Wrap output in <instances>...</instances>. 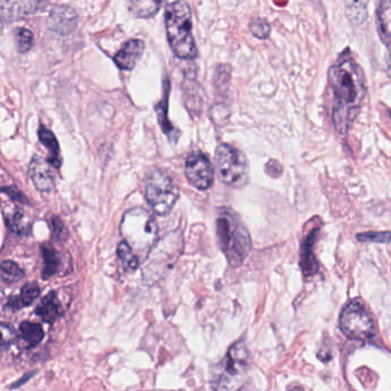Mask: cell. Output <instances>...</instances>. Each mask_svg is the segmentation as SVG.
I'll list each match as a JSON object with an SVG mask.
<instances>
[{"mask_svg":"<svg viewBox=\"0 0 391 391\" xmlns=\"http://www.w3.org/2000/svg\"><path fill=\"white\" fill-rule=\"evenodd\" d=\"M183 250V236L179 232H171L163 236L148 252L145 265L142 269L144 279L148 284H154L164 276L166 271L176 263Z\"/></svg>","mask_w":391,"mask_h":391,"instance_id":"5","label":"cell"},{"mask_svg":"<svg viewBox=\"0 0 391 391\" xmlns=\"http://www.w3.org/2000/svg\"><path fill=\"white\" fill-rule=\"evenodd\" d=\"M169 80H166L164 85V94H163L162 100L159 101V104L155 106L156 115L159 120V124L162 128V131L169 137L170 140L177 142V138L179 137V132L173 128V125L170 123L169 118H168V106H169Z\"/></svg>","mask_w":391,"mask_h":391,"instance_id":"17","label":"cell"},{"mask_svg":"<svg viewBox=\"0 0 391 391\" xmlns=\"http://www.w3.org/2000/svg\"><path fill=\"white\" fill-rule=\"evenodd\" d=\"M249 368V353L245 341L234 343L226 356L212 370L214 389H236Z\"/></svg>","mask_w":391,"mask_h":391,"instance_id":"4","label":"cell"},{"mask_svg":"<svg viewBox=\"0 0 391 391\" xmlns=\"http://www.w3.org/2000/svg\"><path fill=\"white\" fill-rule=\"evenodd\" d=\"M377 25L382 42L391 46V0H377Z\"/></svg>","mask_w":391,"mask_h":391,"instance_id":"16","label":"cell"},{"mask_svg":"<svg viewBox=\"0 0 391 391\" xmlns=\"http://www.w3.org/2000/svg\"><path fill=\"white\" fill-rule=\"evenodd\" d=\"M328 80L334 96L333 123L339 135H346L359 114L366 96L363 69L349 49H346L331 67Z\"/></svg>","mask_w":391,"mask_h":391,"instance_id":"1","label":"cell"},{"mask_svg":"<svg viewBox=\"0 0 391 391\" xmlns=\"http://www.w3.org/2000/svg\"><path fill=\"white\" fill-rule=\"evenodd\" d=\"M3 193L8 194L12 200L22 202V203H27L25 195H23L18 188H15V187H4V188H3Z\"/></svg>","mask_w":391,"mask_h":391,"instance_id":"32","label":"cell"},{"mask_svg":"<svg viewBox=\"0 0 391 391\" xmlns=\"http://www.w3.org/2000/svg\"><path fill=\"white\" fill-rule=\"evenodd\" d=\"M250 32L255 37L260 39L269 38L271 34V27L269 22L264 19H254L253 21L250 22Z\"/></svg>","mask_w":391,"mask_h":391,"instance_id":"29","label":"cell"},{"mask_svg":"<svg viewBox=\"0 0 391 391\" xmlns=\"http://www.w3.org/2000/svg\"><path fill=\"white\" fill-rule=\"evenodd\" d=\"M13 37H14L15 47L19 53H28L35 42L32 32L27 28L15 29Z\"/></svg>","mask_w":391,"mask_h":391,"instance_id":"26","label":"cell"},{"mask_svg":"<svg viewBox=\"0 0 391 391\" xmlns=\"http://www.w3.org/2000/svg\"><path fill=\"white\" fill-rule=\"evenodd\" d=\"M77 19L76 12L69 6H56L49 13L47 27L58 35H69L76 28Z\"/></svg>","mask_w":391,"mask_h":391,"instance_id":"13","label":"cell"},{"mask_svg":"<svg viewBox=\"0 0 391 391\" xmlns=\"http://www.w3.org/2000/svg\"><path fill=\"white\" fill-rule=\"evenodd\" d=\"M25 277V272L19 267L18 264L10 260L1 263V280L6 284H13Z\"/></svg>","mask_w":391,"mask_h":391,"instance_id":"28","label":"cell"},{"mask_svg":"<svg viewBox=\"0 0 391 391\" xmlns=\"http://www.w3.org/2000/svg\"><path fill=\"white\" fill-rule=\"evenodd\" d=\"M361 243H391V232L363 233L357 236Z\"/></svg>","mask_w":391,"mask_h":391,"instance_id":"30","label":"cell"},{"mask_svg":"<svg viewBox=\"0 0 391 391\" xmlns=\"http://www.w3.org/2000/svg\"><path fill=\"white\" fill-rule=\"evenodd\" d=\"M56 169L49 159L36 155L29 164V176L37 190L51 192L56 185Z\"/></svg>","mask_w":391,"mask_h":391,"instance_id":"11","label":"cell"},{"mask_svg":"<svg viewBox=\"0 0 391 391\" xmlns=\"http://www.w3.org/2000/svg\"><path fill=\"white\" fill-rule=\"evenodd\" d=\"M216 238L219 248L232 267H239L252 250V239L239 216L231 209L219 210L216 219Z\"/></svg>","mask_w":391,"mask_h":391,"instance_id":"2","label":"cell"},{"mask_svg":"<svg viewBox=\"0 0 391 391\" xmlns=\"http://www.w3.org/2000/svg\"><path fill=\"white\" fill-rule=\"evenodd\" d=\"M121 233L125 241L138 253H147L155 245L157 224L148 212L132 209L122 221Z\"/></svg>","mask_w":391,"mask_h":391,"instance_id":"6","label":"cell"},{"mask_svg":"<svg viewBox=\"0 0 391 391\" xmlns=\"http://www.w3.org/2000/svg\"><path fill=\"white\" fill-rule=\"evenodd\" d=\"M145 49V43L140 39H131L125 43L123 47L114 56L116 66L122 70H131L142 58Z\"/></svg>","mask_w":391,"mask_h":391,"instance_id":"14","label":"cell"},{"mask_svg":"<svg viewBox=\"0 0 391 391\" xmlns=\"http://www.w3.org/2000/svg\"><path fill=\"white\" fill-rule=\"evenodd\" d=\"M319 236V229L315 227L309 232L308 236H305L304 241L302 243L301 247V264L302 271L304 276L311 277L313 274L318 272V262L315 256V245L317 243V238Z\"/></svg>","mask_w":391,"mask_h":391,"instance_id":"15","label":"cell"},{"mask_svg":"<svg viewBox=\"0 0 391 391\" xmlns=\"http://www.w3.org/2000/svg\"><path fill=\"white\" fill-rule=\"evenodd\" d=\"M164 18L168 42L175 56L179 59H195L198 49L192 32V12L188 4L183 0L173 1L166 6Z\"/></svg>","mask_w":391,"mask_h":391,"instance_id":"3","label":"cell"},{"mask_svg":"<svg viewBox=\"0 0 391 391\" xmlns=\"http://www.w3.org/2000/svg\"><path fill=\"white\" fill-rule=\"evenodd\" d=\"M61 311V305L54 291H51L43 298L38 306L36 309V315L46 322H56Z\"/></svg>","mask_w":391,"mask_h":391,"instance_id":"18","label":"cell"},{"mask_svg":"<svg viewBox=\"0 0 391 391\" xmlns=\"http://www.w3.org/2000/svg\"><path fill=\"white\" fill-rule=\"evenodd\" d=\"M388 73L390 75L391 77V52H390V58H389V67H388Z\"/></svg>","mask_w":391,"mask_h":391,"instance_id":"33","label":"cell"},{"mask_svg":"<svg viewBox=\"0 0 391 391\" xmlns=\"http://www.w3.org/2000/svg\"><path fill=\"white\" fill-rule=\"evenodd\" d=\"M1 334H3V343H1L3 348L8 346V344H11L14 341L15 337H16L14 331L11 328V326H8L6 324L1 325Z\"/></svg>","mask_w":391,"mask_h":391,"instance_id":"31","label":"cell"},{"mask_svg":"<svg viewBox=\"0 0 391 391\" xmlns=\"http://www.w3.org/2000/svg\"><path fill=\"white\" fill-rule=\"evenodd\" d=\"M346 8V18L353 25H363L368 16L370 0H343Z\"/></svg>","mask_w":391,"mask_h":391,"instance_id":"19","label":"cell"},{"mask_svg":"<svg viewBox=\"0 0 391 391\" xmlns=\"http://www.w3.org/2000/svg\"><path fill=\"white\" fill-rule=\"evenodd\" d=\"M43 256L45 260V269L43 271V278L49 279L59 271L60 258L56 250L49 247H43Z\"/></svg>","mask_w":391,"mask_h":391,"instance_id":"25","label":"cell"},{"mask_svg":"<svg viewBox=\"0 0 391 391\" xmlns=\"http://www.w3.org/2000/svg\"><path fill=\"white\" fill-rule=\"evenodd\" d=\"M185 173L187 179L198 190H207L214 183L212 163L203 153H190L185 163Z\"/></svg>","mask_w":391,"mask_h":391,"instance_id":"10","label":"cell"},{"mask_svg":"<svg viewBox=\"0 0 391 391\" xmlns=\"http://www.w3.org/2000/svg\"><path fill=\"white\" fill-rule=\"evenodd\" d=\"M39 293L41 291H39L38 284H35V282L27 284L25 287L22 288L20 296L8 298V305L13 310H20L23 306L32 304V302L38 298Z\"/></svg>","mask_w":391,"mask_h":391,"instance_id":"22","label":"cell"},{"mask_svg":"<svg viewBox=\"0 0 391 391\" xmlns=\"http://www.w3.org/2000/svg\"><path fill=\"white\" fill-rule=\"evenodd\" d=\"M146 200L159 216L168 215L179 198V190L172 177L163 170L149 173L145 183Z\"/></svg>","mask_w":391,"mask_h":391,"instance_id":"7","label":"cell"},{"mask_svg":"<svg viewBox=\"0 0 391 391\" xmlns=\"http://www.w3.org/2000/svg\"><path fill=\"white\" fill-rule=\"evenodd\" d=\"M339 328L349 339L366 341L375 335L373 318L366 305L360 300H353L343 308L339 319Z\"/></svg>","mask_w":391,"mask_h":391,"instance_id":"9","label":"cell"},{"mask_svg":"<svg viewBox=\"0 0 391 391\" xmlns=\"http://www.w3.org/2000/svg\"><path fill=\"white\" fill-rule=\"evenodd\" d=\"M38 135L41 142H42L43 145L45 146L46 148L49 149V161H51L56 168H60V166H61V162H63V159H61L59 144H58L56 135H53L49 129H46L45 126H43V125L39 128Z\"/></svg>","mask_w":391,"mask_h":391,"instance_id":"20","label":"cell"},{"mask_svg":"<svg viewBox=\"0 0 391 391\" xmlns=\"http://www.w3.org/2000/svg\"><path fill=\"white\" fill-rule=\"evenodd\" d=\"M0 5L3 20L13 22L43 11L47 0H0Z\"/></svg>","mask_w":391,"mask_h":391,"instance_id":"12","label":"cell"},{"mask_svg":"<svg viewBox=\"0 0 391 391\" xmlns=\"http://www.w3.org/2000/svg\"><path fill=\"white\" fill-rule=\"evenodd\" d=\"M216 166L223 183L240 188L248 183L249 166L246 156L239 149L227 144L219 145L216 149Z\"/></svg>","mask_w":391,"mask_h":391,"instance_id":"8","label":"cell"},{"mask_svg":"<svg viewBox=\"0 0 391 391\" xmlns=\"http://www.w3.org/2000/svg\"><path fill=\"white\" fill-rule=\"evenodd\" d=\"M118 255L122 265L126 270L135 271L139 267L138 257L133 252V248L125 240L118 245Z\"/></svg>","mask_w":391,"mask_h":391,"instance_id":"24","label":"cell"},{"mask_svg":"<svg viewBox=\"0 0 391 391\" xmlns=\"http://www.w3.org/2000/svg\"><path fill=\"white\" fill-rule=\"evenodd\" d=\"M162 0H130V11L140 19L152 18L161 10Z\"/></svg>","mask_w":391,"mask_h":391,"instance_id":"21","label":"cell"},{"mask_svg":"<svg viewBox=\"0 0 391 391\" xmlns=\"http://www.w3.org/2000/svg\"><path fill=\"white\" fill-rule=\"evenodd\" d=\"M20 332L29 348L37 346L44 339V331H43L42 326L35 322H22L20 326Z\"/></svg>","mask_w":391,"mask_h":391,"instance_id":"23","label":"cell"},{"mask_svg":"<svg viewBox=\"0 0 391 391\" xmlns=\"http://www.w3.org/2000/svg\"><path fill=\"white\" fill-rule=\"evenodd\" d=\"M6 223H8V229L12 232L19 236L28 234L29 225L25 222V214L21 210H15L11 215L6 216Z\"/></svg>","mask_w":391,"mask_h":391,"instance_id":"27","label":"cell"}]
</instances>
